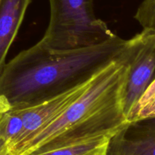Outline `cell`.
<instances>
[{"instance_id":"cell-1","label":"cell","mask_w":155,"mask_h":155,"mask_svg":"<svg viewBox=\"0 0 155 155\" xmlns=\"http://www.w3.org/2000/svg\"><path fill=\"white\" fill-rule=\"evenodd\" d=\"M126 40L118 36L97 45L68 50L40 40L5 64L0 75V111L51 99L85 84L119 58Z\"/></svg>"},{"instance_id":"cell-2","label":"cell","mask_w":155,"mask_h":155,"mask_svg":"<svg viewBox=\"0 0 155 155\" xmlns=\"http://www.w3.org/2000/svg\"><path fill=\"white\" fill-rule=\"evenodd\" d=\"M127 75V65L121 53L119 58L94 76L81 95L59 116L13 154H38L92 139L111 138L127 121L123 103Z\"/></svg>"},{"instance_id":"cell-3","label":"cell","mask_w":155,"mask_h":155,"mask_svg":"<svg viewBox=\"0 0 155 155\" xmlns=\"http://www.w3.org/2000/svg\"><path fill=\"white\" fill-rule=\"evenodd\" d=\"M49 24L41 42L48 48L68 50L105 42L116 36L97 18L94 0H48Z\"/></svg>"},{"instance_id":"cell-4","label":"cell","mask_w":155,"mask_h":155,"mask_svg":"<svg viewBox=\"0 0 155 155\" xmlns=\"http://www.w3.org/2000/svg\"><path fill=\"white\" fill-rule=\"evenodd\" d=\"M89 81L34 105L0 111V136L7 142L12 154L59 116L81 95Z\"/></svg>"},{"instance_id":"cell-5","label":"cell","mask_w":155,"mask_h":155,"mask_svg":"<svg viewBox=\"0 0 155 155\" xmlns=\"http://www.w3.org/2000/svg\"><path fill=\"white\" fill-rule=\"evenodd\" d=\"M122 55L127 65L124 92L126 117L155 79V33L142 30L126 40Z\"/></svg>"},{"instance_id":"cell-6","label":"cell","mask_w":155,"mask_h":155,"mask_svg":"<svg viewBox=\"0 0 155 155\" xmlns=\"http://www.w3.org/2000/svg\"><path fill=\"white\" fill-rule=\"evenodd\" d=\"M107 155H155V117L127 121L110 139Z\"/></svg>"},{"instance_id":"cell-7","label":"cell","mask_w":155,"mask_h":155,"mask_svg":"<svg viewBox=\"0 0 155 155\" xmlns=\"http://www.w3.org/2000/svg\"><path fill=\"white\" fill-rule=\"evenodd\" d=\"M32 0H0V75Z\"/></svg>"},{"instance_id":"cell-8","label":"cell","mask_w":155,"mask_h":155,"mask_svg":"<svg viewBox=\"0 0 155 155\" xmlns=\"http://www.w3.org/2000/svg\"><path fill=\"white\" fill-rule=\"evenodd\" d=\"M110 137H102L30 155H107Z\"/></svg>"},{"instance_id":"cell-9","label":"cell","mask_w":155,"mask_h":155,"mask_svg":"<svg viewBox=\"0 0 155 155\" xmlns=\"http://www.w3.org/2000/svg\"><path fill=\"white\" fill-rule=\"evenodd\" d=\"M155 117V79L144 92L127 117V121Z\"/></svg>"},{"instance_id":"cell-10","label":"cell","mask_w":155,"mask_h":155,"mask_svg":"<svg viewBox=\"0 0 155 155\" xmlns=\"http://www.w3.org/2000/svg\"><path fill=\"white\" fill-rule=\"evenodd\" d=\"M134 18L142 30L155 33V0H142L138 7Z\"/></svg>"},{"instance_id":"cell-11","label":"cell","mask_w":155,"mask_h":155,"mask_svg":"<svg viewBox=\"0 0 155 155\" xmlns=\"http://www.w3.org/2000/svg\"><path fill=\"white\" fill-rule=\"evenodd\" d=\"M0 155H14L11 151L7 142L0 136Z\"/></svg>"}]
</instances>
